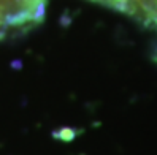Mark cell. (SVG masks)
Here are the masks:
<instances>
[{"mask_svg": "<svg viewBox=\"0 0 157 155\" xmlns=\"http://www.w3.org/2000/svg\"><path fill=\"white\" fill-rule=\"evenodd\" d=\"M157 30V0H92Z\"/></svg>", "mask_w": 157, "mask_h": 155, "instance_id": "obj_1", "label": "cell"}]
</instances>
